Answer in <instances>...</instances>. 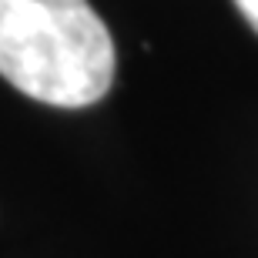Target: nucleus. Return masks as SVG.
I'll use <instances>...</instances> for the list:
<instances>
[{
	"instance_id": "2",
	"label": "nucleus",
	"mask_w": 258,
	"mask_h": 258,
	"mask_svg": "<svg viewBox=\"0 0 258 258\" xmlns=\"http://www.w3.org/2000/svg\"><path fill=\"white\" fill-rule=\"evenodd\" d=\"M235 4H238V10L245 14V20L258 30V0H235Z\"/></svg>"
},
{
	"instance_id": "1",
	"label": "nucleus",
	"mask_w": 258,
	"mask_h": 258,
	"mask_svg": "<svg viewBox=\"0 0 258 258\" xmlns=\"http://www.w3.org/2000/svg\"><path fill=\"white\" fill-rule=\"evenodd\" d=\"M0 77L54 107H87L114 81V40L87 0H0Z\"/></svg>"
}]
</instances>
